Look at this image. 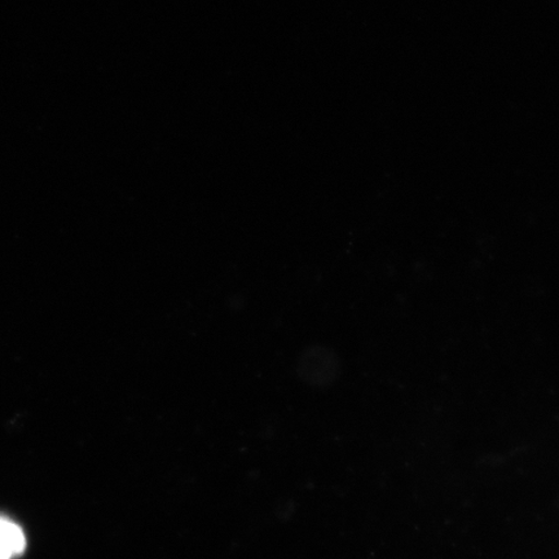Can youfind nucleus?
Here are the masks:
<instances>
[{
	"label": "nucleus",
	"instance_id": "f257e3e1",
	"mask_svg": "<svg viewBox=\"0 0 559 559\" xmlns=\"http://www.w3.org/2000/svg\"><path fill=\"white\" fill-rule=\"evenodd\" d=\"M0 544L10 550L12 556L23 554L25 549V536L16 524L0 519Z\"/></svg>",
	"mask_w": 559,
	"mask_h": 559
},
{
	"label": "nucleus",
	"instance_id": "f03ea898",
	"mask_svg": "<svg viewBox=\"0 0 559 559\" xmlns=\"http://www.w3.org/2000/svg\"><path fill=\"white\" fill-rule=\"evenodd\" d=\"M11 557L13 556L10 554V550L0 544V559H11Z\"/></svg>",
	"mask_w": 559,
	"mask_h": 559
}]
</instances>
